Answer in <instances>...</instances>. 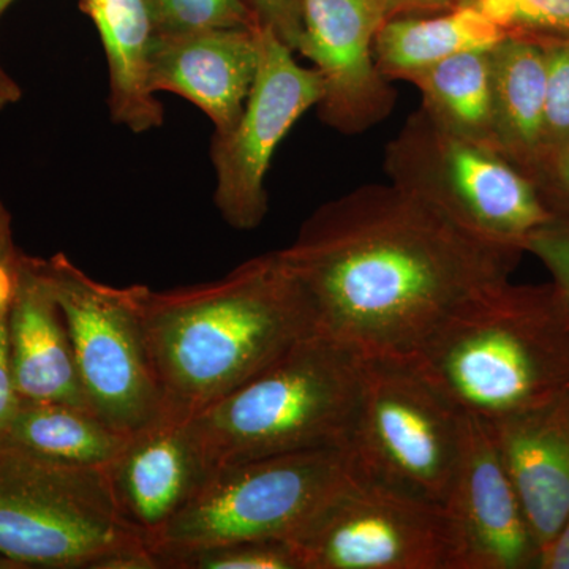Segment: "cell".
<instances>
[{
  "mask_svg": "<svg viewBox=\"0 0 569 569\" xmlns=\"http://www.w3.org/2000/svg\"><path fill=\"white\" fill-rule=\"evenodd\" d=\"M22 252L14 242L9 209L0 200V316L9 312L17 291Z\"/></svg>",
  "mask_w": 569,
  "mask_h": 569,
  "instance_id": "f1b7e54d",
  "label": "cell"
},
{
  "mask_svg": "<svg viewBox=\"0 0 569 569\" xmlns=\"http://www.w3.org/2000/svg\"><path fill=\"white\" fill-rule=\"evenodd\" d=\"M507 33L470 7L438 13L388 18L377 33L373 54L389 81H407L418 71L460 52L490 50Z\"/></svg>",
  "mask_w": 569,
  "mask_h": 569,
  "instance_id": "ffe728a7",
  "label": "cell"
},
{
  "mask_svg": "<svg viewBox=\"0 0 569 569\" xmlns=\"http://www.w3.org/2000/svg\"><path fill=\"white\" fill-rule=\"evenodd\" d=\"M407 82L421 92V110L437 126L463 140L496 149L489 50L451 56L411 74Z\"/></svg>",
  "mask_w": 569,
  "mask_h": 569,
  "instance_id": "7402d4cb",
  "label": "cell"
},
{
  "mask_svg": "<svg viewBox=\"0 0 569 569\" xmlns=\"http://www.w3.org/2000/svg\"><path fill=\"white\" fill-rule=\"evenodd\" d=\"M365 358L320 335L190 417L213 467L346 447Z\"/></svg>",
  "mask_w": 569,
  "mask_h": 569,
  "instance_id": "277c9868",
  "label": "cell"
},
{
  "mask_svg": "<svg viewBox=\"0 0 569 569\" xmlns=\"http://www.w3.org/2000/svg\"><path fill=\"white\" fill-rule=\"evenodd\" d=\"M261 26L271 29L295 52L302 36L301 0H244Z\"/></svg>",
  "mask_w": 569,
  "mask_h": 569,
  "instance_id": "83f0119b",
  "label": "cell"
},
{
  "mask_svg": "<svg viewBox=\"0 0 569 569\" xmlns=\"http://www.w3.org/2000/svg\"><path fill=\"white\" fill-rule=\"evenodd\" d=\"M410 359L463 413L493 421L569 392V316L552 283L507 282L460 307Z\"/></svg>",
  "mask_w": 569,
  "mask_h": 569,
  "instance_id": "3957f363",
  "label": "cell"
},
{
  "mask_svg": "<svg viewBox=\"0 0 569 569\" xmlns=\"http://www.w3.org/2000/svg\"><path fill=\"white\" fill-rule=\"evenodd\" d=\"M102 40L108 62V107L112 122L130 132L159 129L164 110L151 84L157 40L148 0H80Z\"/></svg>",
  "mask_w": 569,
  "mask_h": 569,
  "instance_id": "ac0fdd59",
  "label": "cell"
},
{
  "mask_svg": "<svg viewBox=\"0 0 569 569\" xmlns=\"http://www.w3.org/2000/svg\"><path fill=\"white\" fill-rule=\"evenodd\" d=\"M22 97L20 84L7 73L0 62V99L6 100L7 103H17Z\"/></svg>",
  "mask_w": 569,
  "mask_h": 569,
  "instance_id": "836d02e7",
  "label": "cell"
},
{
  "mask_svg": "<svg viewBox=\"0 0 569 569\" xmlns=\"http://www.w3.org/2000/svg\"><path fill=\"white\" fill-rule=\"evenodd\" d=\"M10 107L9 103L6 102V100L0 99V110H3V108Z\"/></svg>",
  "mask_w": 569,
  "mask_h": 569,
  "instance_id": "8d00e7d4",
  "label": "cell"
},
{
  "mask_svg": "<svg viewBox=\"0 0 569 569\" xmlns=\"http://www.w3.org/2000/svg\"><path fill=\"white\" fill-rule=\"evenodd\" d=\"M388 18L402 14L438 13L456 7V0H383Z\"/></svg>",
  "mask_w": 569,
  "mask_h": 569,
  "instance_id": "d6a6232c",
  "label": "cell"
},
{
  "mask_svg": "<svg viewBox=\"0 0 569 569\" xmlns=\"http://www.w3.org/2000/svg\"><path fill=\"white\" fill-rule=\"evenodd\" d=\"M537 187L553 217L569 219V148L542 171Z\"/></svg>",
  "mask_w": 569,
  "mask_h": 569,
  "instance_id": "4dcf8cb0",
  "label": "cell"
},
{
  "mask_svg": "<svg viewBox=\"0 0 569 569\" xmlns=\"http://www.w3.org/2000/svg\"><path fill=\"white\" fill-rule=\"evenodd\" d=\"M523 252L533 254L548 269L552 287L569 316V219L553 217L523 242Z\"/></svg>",
  "mask_w": 569,
  "mask_h": 569,
  "instance_id": "4316f807",
  "label": "cell"
},
{
  "mask_svg": "<svg viewBox=\"0 0 569 569\" xmlns=\"http://www.w3.org/2000/svg\"><path fill=\"white\" fill-rule=\"evenodd\" d=\"M7 335L22 402L89 408L66 320L39 257L22 252L17 291L7 312Z\"/></svg>",
  "mask_w": 569,
  "mask_h": 569,
  "instance_id": "e0dca14e",
  "label": "cell"
},
{
  "mask_svg": "<svg viewBox=\"0 0 569 569\" xmlns=\"http://www.w3.org/2000/svg\"><path fill=\"white\" fill-rule=\"evenodd\" d=\"M447 569H537L539 549L485 419L463 415L455 477L443 503Z\"/></svg>",
  "mask_w": 569,
  "mask_h": 569,
  "instance_id": "7c38bea8",
  "label": "cell"
},
{
  "mask_svg": "<svg viewBox=\"0 0 569 569\" xmlns=\"http://www.w3.org/2000/svg\"><path fill=\"white\" fill-rule=\"evenodd\" d=\"M129 437L86 407L66 402H21L2 445L66 466L104 470L121 455Z\"/></svg>",
  "mask_w": 569,
  "mask_h": 569,
  "instance_id": "44dd1931",
  "label": "cell"
},
{
  "mask_svg": "<svg viewBox=\"0 0 569 569\" xmlns=\"http://www.w3.org/2000/svg\"><path fill=\"white\" fill-rule=\"evenodd\" d=\"M142 313L164 411L186 418L317 335L305 291L279 250L213 282L168 291L146 287Z\"/></svg>",
  "mask_w": 569,
  "mask_h": 569,
  "instance_id": "7a4b0ae2",
  "label": "cell"
},
{
  "mask_svg": "<svg viewBox=\"0 0 569 569\" xmlns=\"http://www.w3.org/2000/svg\"><path fill=\"white\" fill-rule=\"evenodd\" d=\"M485 14L507 36L569 41V0H456Z\"/></svg>",
  "mask_w": 569,
  "mask_h": 569,
  "instance_id": "d4e9b609",
  "label": "cell"
},
{
  "mask_svg": "<svg viewBox=\"0 0 569 569\" xmlns=\"http://www.w3.org/2000/svg\"><path fill=\"white\" fill-rule=\"evenodd\" d=\"M323 97L316 67H302L269 28L260 31V67L239 121L213 133V203L231 228L252 231L268 216L266 178L272 157L295 123Z\"/></svg>",
  "mask_w": 569,
  "mask_h": 569,
  "instance_id": "8fae6325",
  "label": "cell"
},
{
  "mask_svg": "<svg viewBox=\"0 0 569 569\" xmlns=\"http://www.w3.org/2000/svg\"><path fill=\"white\" fill-rule=\"evenodd\" d=\"M144 546L122 518L107 471L0 445V552L22 569H104Z\"/></svg>",
  "mask_w": 569,
  "mask_h": 569,
  "instance_id": "5b68a950",
  "label": "cell"
},
{
  "mask_svg": "<svg viewBox=\"0 0 569 569\" xmlns=\"http://www.w3.org/2000/svg\"><path fill=\"white\" fill-rule=\"evenodd\" d=\"M0 569H22L20 565L14 563L13 560L9 559V557L3 556L2 552H0Z\"/></svg>",
  "mask_w": 569,
  "mask_h": 569,
  "instance_id": "e575fe53",
  "label": "cell"
},
{
  "mask_svg": "<svg viewBox=\"0 0 569 569\" xmlns=\"http://www.w3.org/2000/svg\"><path fill=\"white\" fill-rule=\"evenodd\" d=\"M537 569H569V518L539 553Z\"/></svg>",
  "mask_w": 569,
  "mask_h": 569,
  "instance_id": "1f68e13d",
  "label": "cell"
},
{
  "mask_svg": "<svg viewBox=\"0 0 569 569\" xmlns=\"http://www.w3.org/2000/svg\"><path fill=\"white\" fill-rule=\"evenodd\" d=\"M541 41V40H539ZM546 52V99L539 176L569 148V41H541Z\"/></svg>",
  "mask_w": 569,
  "mask_h": 569,
  "instance_id": "484cf974",
  "label": "cell"
},
{
  "mask_svg": "<svg viewBox=\"0 0 569 569\" xmlns=\"http://www.w3.org/2000/svg\"><path fill=\"white\" fill-rule=\"evenodd\" d=\"M104 471L122 518L149 545L200 493L216 467L190 418L164 411L132 433Z\"/></svg>",
  "mask_w": 569,
  "mask_h": 569,
  "instance_id": "5bb4252c",
  "label": "cell"
},
{
  "mask_svg": "<svg viewBox=\"0 0 569 569\" xmlns=\"http://www.w3.org/2000/svg\"><path fill=\"white\" fill-rule=\"evenodd\" d=\"M305 569H447L443 508L348 477L291 539Z\"/></svg>",
  "mask_w": 569,
  "mask_h": 569,
  "instance_id": "30bf717a",
  "label": "cell"
},
{
  "mask_svg": "<svg viewBox=\"0 0 569 569\" xmlns=\"http://www.w3.org/2000/svg\"><path fill=\"white\" fill-rule=\"evenodd\" d=\"M496 149L535 182L541 167L546 52L541 41L507 36L489 50Z\"/></svg>",
  "mask_w": 569,
  "mask_h": 569,
  "instance_id": "d6986e66",
  "label": "cell"
},
{
  "mask_svg": "<svg viewBox=\"0 0 569 569\" xmlns=\"http://www.w3.org/2000/svg\"><path fill=\"white\" fill-rule=\"evenodd\" d=\"M302 36L298 54L323 80L317 104L326 126L361 134L387 121L397 93L378 69L373 43L388 20L383 0H301Z\"/></svg>",
  "mask_w": 569,
  "mask_h": 569,
  "instance_id": "4fadbf2b",
  "label": "cell"
},
{
  "mask_svg": "<svg viewBox=\"0 0 569 569\" xmlns=\"http://www.w3.org/2000/svg\"><path fill=\"white\" fill-rule=\"evenodd\" d=\"M348 473L342 448L307 449L217 467L200 493L149 541V548L293 539Z\"/></svg>",
  "mask_w": 569,
  "mask_h": 569,
  "instance_id": "9c48e42d",
  "label": "cell"
},
{
  "mask_svg": "<svg viewBox=\"0 0 569 569\" xmlns=\"http://www.w3.org/2000/svg\"><path fill=\"white\" fill-rule=\"evenodd\" d=\"M385 173L497 244L523 250L527 238L553 219L529 176L496 149L441 129L421 108L389 141Z\"/></svg>",
  "mask_w": 569,
  "mask_h": 569,
  "instance_id": "ba28073f",
  "label": "cell"
},
{
  "mask_svg": "<svg viewBox=\"0 0 569 569\" xmlns=\"http://www.w3.org/2000/svg\"><path fill=\"white\" fill-rule=\"evenodd\" d=\"M152 552L159 569H305L291 539H247Z\"/></svg>",
  "mask_w": 569,
  "mask_h": 569,
  "instance_id": "603a6c76",
  "label": "cell"
},
{
  "mask_svg": "<svg viewBox=\"0 0 569 569\" xmlns=\"http://www.w3.org/2000/svg\"><path fill=\"white\" fill-rule=\"evenodd\" d=\"M463 415L411 359L365 358L343 447L348 467L441 505L458 467Z\"/></svg>",
  "mask_w": 569,
  "mask_h": 569,
  "instance_id": "8992f818",
  "label": "cell"
},
{
  "mask_svg": "<svg viewBox=\"0 0 569 569\" xmlns=\"http://www.w3.org/2000/svg\"><path fill=\"white\" fill-rule=\"evenodd\" d=\"M486 422L542 550L569 518V392Z\"/></svg>",
  "mask_w": 569,
  "mask_h": 569,
  "instance_id": "2e32d148",
  "label": "cell"
},
{
  "mask_svg": "<svg viewBox=\"0 0 569 569\" xmlns=\"http://www.w3.org/2000/svg\"><path fill=\"white\" fill-rule=\"evenodd\" d=\"M279 254L317 335L362 358L410 359L460 307L509 282L523 250L389 182L321 204Z\"/></svg>",
  "mask_w": 569,
  "mask_h": 569,
  "instance_id": "6da1fadb",
  "label": "cell"
},
{
  "mask_svg": "<svg viewBox=\"0 0 569 569\" xmlns=\"http://www.w3.org/2000/svg\"><path fill=\"white\" fill-rule=\"evenodd\" d=\"M21 396L11 367L7 313L0 316V445L7 440L21 407Z\"/></svg>",
  "mask_w": 569,
  "mask_h": 569,
  "instance_id": "f546056e",
  "label": "cell"
},
{
  "mask_svg": "<svg viewBox=\"0 0 569 569\" xmlns=\"http://www.w3.org/2000/svg\"><path fill=\"white\" fill-rule=\"evenodd\" d=\"M13 2L14 0H0V18H2V14L6 13V10L9 9Z\"/></svg>",
  "mask_w": 569,
  "mask_h": 569,
  "instance_id": "d590c367",
  "label": "cell"
},
{
  "mask_svg": "<svg viewBox=\"0 0 569 569\" xmlns=\"http://www.w3.org/2000/svg\"><path fill=\"white\" fill-rule=\"evenodd\" d=\"M148 6L157 36L261 26L244 0H148Z\"/></svg>",
  "mask_w": 569,
  "mask_h": 569,
  "instance_id": "cb8c5ba5",
  "label": "cell"
},
{
  "mask_svg": "<svg viewBox=\"0 0 569 569\" xmlns=\"http://www.w3.org/2000/svg\"><path fill=\"white\" fill-rule=\"evenodd\" d=\"M217 29L157 36L151 61L153 92L189 100L227 133L239 121L260 67V31Z\"/></svg>",
  "mask_w": 569,
  "mask_h": 569,
  "instance_id": "9a60e30c",
  "label": "cell"
},
{
  "mask_svg": "<svg viewBox=\"0 0 569 569\" xmlns=\"http://www.w3.org/2000/svg\"><path fill=\"white\" fill-rule=\"evenodd\" d=\"M41 266L61 307L93 413L126 436L162 417L164 397L142 313L146 284L99 282L66 253L41 258Z\"/></svg>",
  "mask_w": 569,
  "mask_h": 569,
  "instance_id": "52a82bcc",
  "label": "cell"
}]
</instances>
